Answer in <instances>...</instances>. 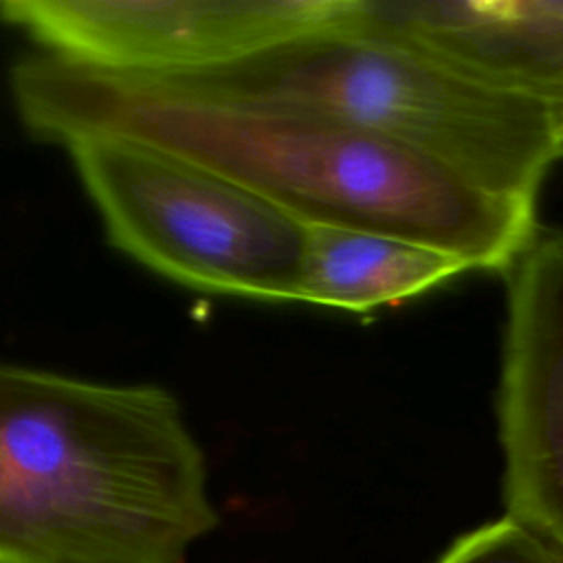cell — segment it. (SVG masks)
I'll return each mask as SVG.
<instances>
[{
    "mask_svg": "<svg viewBox=\"0 0 563 563\" xmlns=\"http://www.w3.org/2000/svg\"><path fill=\"white\" fill-rule=\"evenodd\" d=\"M504 277L495 413L506 517L563 556V231H539Z\"/></svg>",
    "mask_w": 563,
    "mask_h": 563,
    "instance_id": "6",
    "label": "cell"
},
{
    "mask_svg": "<svg viewBox=\"0 0 563 563\" xmlns=\"http://www.w3.org/2000/svg\"><path fill=\"white\" fill-rule=\"evenodd\" d=\"M471 266L438 249L400 238L306 222V246L297 286V303L374 314L407 303Z\"/></svg>",
    "mask_w": 563,
    "mask_h": 563,
    "instance_id": "8",
    "label": "cell"
},
{
    "mask_svg": "<svg viewBox=\"0 0 563 563\" xmlns=\"http://www.w3.org/2000/svg\"><path fill=\"white\" fill-rule=\"evenodd\" d=\"M350 0H2L42 53L106 75L187 81L347 29Z\"/></svg>",
    "mask_w": 563,
    "mask_h": 563,
    "instance_id": "5",
    "label": "cell"
},
{
    "mask_svg": "<svg viewBox=\"0 0 563 563\" xmlns=\"http://www.w3.org/2000/svg\"><path fill=\"white\" fill-rule=\"evenodd\" d=\"M114 249L180 286L297 303L306 222L152 145L86 134L62 145Z\"/></svg>",
    "mask_w": 563,
    "mask_h": 563,
    "instance_id": "4",
    "label": "cell"
},
{
    "mask_svg": "<svg viewBox=\"0 0 563 563\" xmlns=\"http://www.w3.org/2000/svg\"><path fill=\"white\" fill-rule=\"evenodd\" d=\"M40 141L132 139L216 172L303 222L416 242L506 275L541 231L537 205L493 196L372 132L196 81L106 75L46 53L9 75Z\"/></svg>",
    "mask_w": 563,
    "mask_h": 563,
    "instance_id": "1",
    "label": "cell"
},
{
    "mask_svg": "<svg viewBox=\"0 0 563 563\" xmlns=\"http://www.w3.org/2000/svg\"><path fill=\"white\" fill-rule=\"evenodd\" d=\"M438 563H563V556L504 515L462 534Z\"/></svg>",
    "mask_w": 563,
    "mask_h": 563,
    "instance_id": "9",
    "label": "cell"
},
{
    "mask_svg": "<svg viewBox=\"0 0 563 563\" xmlns=\"http://www.w3.org/2000/svg\"><path fill=\"white\" fill-rule=\"evenodd\" d=\"M218 523L169 389L0 361V563H185Z\"/></svg>",
    "mask_w": 563,
    "mask_h": 563,
    "instance_id": "2",
    "label": "cell"
},
{
    "mask_svg": "<svg viewBox=\"0 0 563 563\" xmlns=\"http://www.w3.org/2000/svg\"><path fill=\"white\" fill-rule=\"evenodd\" d=\"M350 31L418 48L545 114L563 158V0H354Z\"/></svg>",
    "mask_w": 563,
    "mask_h": 563,
    "instance_id": "7",
    "label": "cell"
},
{
    "mask_svg": "<svg viewBox=\"0 0 563 563\" xmlns=\"http://www.w3.org/2000/svg\"><path fill=\"white\" fill-rule=\"evenodd\" d=\"M187 81L372 132L515 202L537 205L563 161L541 110L372 33L321 35Z\"/></svg>",
    "mask_w": 563,
    "mask_h": 563,
    "instance_id": "3",
    "label": "cell"
}]
</instances>
